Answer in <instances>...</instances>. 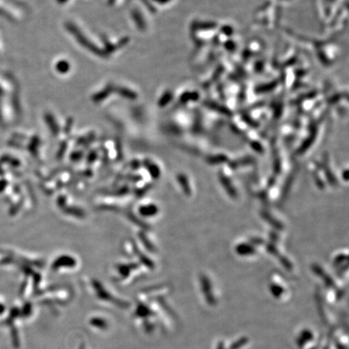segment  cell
<instances>
[{
	"label": "cell",
	"instance_id": "1",
	"mask_svg": "<svg viewBox=\"0 0 349 349\" xmlns=\"http://www.w3.org/2000/svg\"><path fill=\"white\" fill-rule=\"evenodd\" d=\"M247 343H248L247 339L242 338V339H240V340L233 343L232 345L231 346V349H239L240 347H242V346H244L245 344H247Z\"/></svg>",
	"mask_w": 349,
	"mask_h": 349
},
{
	"label": "cell",
	"instance_id": "2",
	"mask_svg": "<svg viewBox=\"0 0 349 349\" xmlns=\"http://www.w3.org/2000/svg\"><path fill=\"white\" fill-rule=\"evenodd\" d=\"M217 349H225V348H224L223 344H222V343H219V344H218V348Z\"/></svg>",
	"mask_w": 349,
	"mask_h": 349
}]
</instances>
